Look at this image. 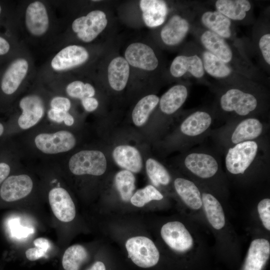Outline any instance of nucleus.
<instances>
[{"mask_svg": "<svg viewBox=\"0 0 270 270\" xmlns=\"http://www.w3.org/2000/svg\"><path fill=\"white\" fill-rule=\"evenodd\" d=\"M215 10L232 22L249 23L252 20L253 6L248 0H216L212 2Z\"/></svg>", "mask_w": 270, "mask_h": 270, "instance_id": "ddd939ff", "label": "nucleus"}, {"mask_svg": "<svg viewBox=\"0 0 270 270\" xmlns=\"http://www.w3.org/2000/svg\"><path fill=\"white\" fill-rule=\"evenodd\" d=\"M165 242L172 250L184 252L193 245V239L185 226L179 222H170L164 224L160 230Z\"/></svg>", "mask_w": 270, "mask_h": 270, "instance_id": "f8f14e48", "label": "nucleus"}, {"mask_svg": "<svg viewBox=\"0 0 270 270\" xmlns=\"http://www.w3.org/2000/svg\"><path fill=\"white\" fill-rule=\"evenodd\" d=\"M198 5L194 3L186 16L175 14L168 18L160 32V37L164 44L176 46L184 41L196 20Z\"/></svg>", "mask_w": 270, "mask_h": 270, "instance_id": "39448f33", "label": "nucleus"}, {"mask_svg": "<svg viewBox=\"0 0 270 270\" xmlns=\"http://www.w3.org/2000/svg\"><path fill=\"white\" fill-rule=\"evenodd\" d=\"M258 210L260 217L264 228L270 230V200H262L258 205Z\"/></svg>", "mask_w": 270, "mask_h": 270, "instance_id": "4c0bfd02", "label": "nucleus"}, {"mask_svg": "<svg viewBox=\"0 0 270 270\" xmlns=\"http://www.w3.org/2000/svg\"><path fill=\"white\" fill-rule=\"evenodd\" d=\"M66 92L70 97L81 100L92 97L95 94L94 88L90 84L80 80L70 83L66 88Z\"/></svg>", "mask_w": 270, "mask_h": 270, "instance_id": "c9c22d12", "label": "nucleus"}, {"mask_svg": "<svg viewBox=\"0 0 270 270\" xmlns=\"http://www.w3.org/2000/svg\"><path fill=\"white\" fill-rule=\"evenodd\" d=\"M49 202L56 217L62 222H70L76 216L74 204L68 192L62 188L51 190L48 194Z\"/></svg>", "mask_w": 270, "mask_h": 270, "instance_id": "dca6fc26", "label": "nucleus"}, {"mask_svg": "<svg viewBox=\"0 0 270 270\" xmlns=\"http://www.w3.org/2000/svg\"><path fill=\"white\" fill-rule=\"evenodd\" d=\"M147 174L153 184L167 185L170 180V175L166 168L160 162L152 158L146 162Z\"/></svg>", "mask_w": 270, "mask_h": 270, "instance_id": "473e14b6", "label": "nucleus"}, {"mask_svg": "<svg viewBox=\"0 0 270 270\" xmlns=\"http://www.w3.org/2000/svg\"><path fill=\"white\" fill-rule=\"evenodd\" d=\"M140 7L145 24L150 28L162 25L166 21L168 14L167 3L162 0H141Z\"/></svg>", "mask_w": 270, "mask_h": 270, "instance_id": "4be33fe9", "label": "nucleus"}, {"mask_svg": "<svg viewBox=\"0 0 270 270\" xmlns=\"http://www.w3.org/2000/svg\"><path fill=\"white\" fill-rule=\"evenodd\" d=\"M68 113V112L51 108L48 110V116L50 120L55 122L60 123L64 121Z\"/></svg>", "mask_w": 270, "mask_h": 270, "instance_id": "ea45409f", "label": "nucleus"}, {"mask_svg": "<svg viewBox=\"0 0 270 270\" xmlns=\"http://www.w3.org/2000/svg\"><path fill=\"white\" fill-rule=\"evenodd\" d=\"M212 118L208 112L196 110L188 115L182 122L180 130L186 136L194 138L206 131L212 124Z\"/></svg>", "mask_w": 270, "mask_h": 270, "instance_id": "5701e85b", "label": "nucleus"}, {"mask_svg": "<svg viewBox=\"0 0 270 270\" xmlns=\"http://www.w3.org/2000/svg\"><path fill=\"white\" fill-rule=\"evenodd\" d=\"M115 162L121 168L130 172L138 173L142 166V160L139 151L128 145L116 146L112 152Z\"/></svg>", "mask_w": 270, "mask_h": 270, "instance_id": "393cba45", "label": "nucleus"}, {"mask_svg": "<svg viewBox=\"0 0 270 270\" xmlns=\"http://www.w3.org/2000/svg\"><path fill=\"white\" fill-rule=\"evenodd\" d=\"M64 122L66 125L70 126L73 124L74 122V119L72 116L68 113Z\"/></svg>", "mask_w": 270, "mask_h": 270, "instance_id": "a18cd8bd", "label": "nucleus"}, {"mask_svg": "<svg viewBox=\"0 0 270 270\" xmlns=\"http://www.w3.org/2000/svg\"><path fill=\"white\" fill-rule=\"evenodd\" d=\"M34 142L36 148L46 154H56L68 152L76 145L74 136L66 130L54 134H40L36 136Z\"/></svg>", "mask_w": 270, "mask_h": 270, "instance_id": "9b49d317", "label": "nucleus"}, {"mask_svg": "<svg viewBox=\"0 0 270 270\" xmlns=\"http://www.w3.org/2000/svg\"><path fill=\"white\" fill-rule=\"evenodd\" d=\"M19 105L22 113L18 118V124L21 128L26 130L33 126L44 116L43 101L36 95H29L22 98Z\"/></svg>", "mask_w": 270, "mask_h": 270, "instance_id": "6ab92c4d", "label": "nucleus"}, {"mask_svg": "<svg viewBox=\"0 0 270 270\" xmlns=\"http://www.w3.org/2000/svg\"><path fill=\"white\" fill-rule=\"evenodd\" d=\"M184 164L191 172L202 178L213 176L218 170V164L216 158L204 152L189 154L184 159Z\"/></svg>", "mask_w": 270, "mask_h": 270, "instance_id": "a211bd4d", "label": "nucleus"}, {"mask_svg": "<svg viewBox=\"0 0 270 270\" xmlns=\"http://www.w3.org/2000/svg\"><path fill=\"white\" fill-rule=\"evenodd\" d=\"M107 24L105 13L100 10H94L86 16L76 18L73 22L72 28L79 39L89 42L104 30Z\"/></svg>", "mask_w": 270, "mask_h": 270, "instance_id": "9d476101", "label": "nucleus"}, {"mask_svg": "<svg viewBox=\"0 0 270 270\" xmlns=\"http://www.w3.org/2000/svg\"><path fill=\"white\" fill-rule=\"evenodd\" d=\"M32 188L33 182L28 176H11L3 182L0 189V196L4 201L14 202L27 196Z\"/></svg>", "mask_w": 270, "mask_h": 270, "instance_id": "2eb2a0df", "label": "nucleus"}, {"mask_svg": "<svg viewBox=\"0 0 270 270\" xmlns=\"http://www.w3.org/2000/svg\"><path fill=\"white\" fill-rule=\"evenodd\" d=\"M114 181L122 200L124 202L129 201L135 188L134 175L128 170H121L116 174Z\"/></svg>", "mask_w": 270, "mask_h": 270, "instance_id": "2f4dec72", "label": "nucleus"}, {"mask_svg": "<svg viewBox=\"0 0 270 270\" xmlns=\"http://www.w3.org/2000/svg\"><path fill=\"white\" fill-rule=\"evenodd\" d=\"M258 148L256 140L244 142L230 148L225 158L228 171L232 174H244L256 160Z\"/></svg>", "mask_w": 270, "mask_h": 270, "instance_id": "0eeeda50", "label": "nucleus"}, {"mask_svg": "<svg viewBox=\"0 0 270 270\" xmlns=\"http://www.w3.org/2000/svg\"><path fill=\"white\" fill-rule=\"evenodd\" d=\"M125 59L132 66L148 71L156 70L159 62L154 50L142 42L130 44L124 53Z\"/></svg>", "mask_w": 270, "mask_h": 270, "instance_id": "4468645a", "label": "nucleus"}, {"mask_svg": "<svg viewBox=\"0 0 270 270\" xmlns=\"http://www.w3.org/2000/svg\"><path fill=\"white\" fill-rule=\"evenodd\" d=\"M196 18H198V24L203 28L242 48V42L236 36L234 23L218 10L206 9L198 4Z\"/></svg>", "mask_w": 270, "mask_h": 270, "instance_id": "20e7f679", "label": "nucleus"}, {"mask_svg": "<svg viewBox=\"0 0 270 270\" xmlns=\"http://www.w3.org/2000/svg\"><path fill=\"white\" fill-rule=\"evenodd\" d=\"M260 84L252 86H226L218 98V106L224 112L240 116L256 112L262 104L256 90Z\"/></svg>", "mask_w": 270, "mask_h": 270, "instance_id": "f03ea898", "label": "nucleus"}, {"mask_svg": "<svg viewBox=\"0 0 270 270\" xmlns=\"http://www.w3.org/2000/svg\"><path fill=\"white\" fill-rule=\"evenodd\" d=\"M50 105L52 108L68 112L70 108L71 103L66 98L56 96L51 100Z\"/></svg>", "mask_w": 270, "mask_h": 270, "instance_id": "58836bf2", "label": "nucleus"}, {"mask_svg": "<svg viewBox=\"0 0 270 270\" xmlns=\"http://www.w3.org/2000/svg\"><path fill=\"white\" fill-rule=\"evenodd\" d=\"M4 128L3 125L0 123V136L2 135L4 132Z\"/></svg>", "mask_w": 270, "mask_h": 270, "instance_id": "49530a36", "label": "nucleus"}, {"mask_svg": "<svg viewBox=\"0 0 270 270\" xmlns=\"http://www.w3.org/2000/svg\"><path fill=\"white\" fill-rule=\"evenodd\" d=\"M106 160L104 154L96 150H84L74 154L70 159L68 166L75 175L100 176L106 169Z\"/></svg>", "mask_w": 270, "mask_h": 270, "instance_id": "6e6552de", "label": "nucleus"}, {"mask_svg": "<svg viewBox=\"0 0 270 270\" xmlns=\"http://www.w3.org/2000/svg\"><path fill=\"white\" fill-rule=\"evenodd\" d=\"M190 32L202 48L238 73L257 82L263 78L261 73L250 61L242 48L233 42L206 30L196 21Z\"/></svg>", "mask_w": 270, "mask_h": 270, "instance_id": "f257e3e1", "label": "nucleus"}, {"mask_svg": "<svg viewBox=\"0 0 270 270\" xmlns=\"http://www.w3.org/2000/svg\"><path fill=\"white\" fill-rule=\"evenodd\" d=\"M202 200L209 222L216 230L222 228L225 224V217L220 202L208 193H203Z\"/></svg>", "mask_w": 270, "mask_h": 270, "instance_id": "c85d7f7f", "label": "nucleus"}, {"mask_svg": "<svg viewBox=\"0 0 270 270\" xmlns=\"http://www.w3.org/2000/svg\"><path fill=\"white\" fill-rule=\"evenodd\" d=\"M159 100V98L155 94H149L140 99L132 112L134 124L140 126L145 124L150 114L158 104Z\"/></svg>", "mask_w": 270, "mask_h": 270, "instance_id": "c756f323", "label": "nucleus"}, {"mask_svg": "<svg viewBox=\"0 0 270 270\" xmlns=\"http://www.w3.org/2000/svg\"><path fill=\"white\" fill-rule=\"evenodd\" d=\"M25 23L28 32L33 36H41L49 26V18L45 6L40 2H34L28 6Z\"/></svg>", "mask_w": 270, "mask_h": 270, "instance_id": "aec40b11", "label": "nucleus"}, {"mask_svg": "<svg viewBox=\"0 0 270 270\" xmlns=\"http://www.w3.org/2000/svg\"><path fill=\"white\" fill-rule=\"evenodd\" d=\"M35 248L28 249L26 252V258L30 261H34L44 257L50 248L48 240L44 238H39L34 242Z\"/></svg>", "mask_w": 270, "mask_h": 270, "instance_id": "e433bc0d", "label": "nucleus"}, {"mask_svg": "<svg viewBox=\"0 0 270 270\" xmlns=\"http://www.w3.org/2000/svg\"><path fill=\"white\" fill-rule=\"evenodd\" d=\"M176 192L184 202L193 210H198L202 205L200 190L192 181L177 178L174 182Z\"/></svg>", "mask_w": 270, "mask_h": 270, "instance_id": "cd10ccee", "label": "nucleus"}, {"mask_svg": "<svg viewBox=\"0 0 270 270\" xmlns=\"http://www.w3.org/2000/svg\"><path fill=\"white\" fill-rule=\"evenodd\" d=\"M198 46L204 72L209 77L226 86H252L259 84L238 73L212 54Z\"/></svg>", "mask_w": 270, "mask_h": 270, "instance_id": "7ed1b4c3", "label": "nucleus"}, {"mask_svg": "<svg viewBox=\"0 0 270 270\" xmlns=\"http://www.w3.org/2000/svg\"><path fill=\"white\" fill-rule=\"evenodd\" d=\"M88 253L84 246L74 244L65 251L62 258L64 270H80L82 265L87 260Z\"/></svg>", "mask_w": 270, "mask_h": 270, "instance_id": "7c9ffc66", "label": "nucleus"}, {"mask_svg": "<svg viewBox=\"0 0 270 270\" xmlns=\"http://www.w3.org/2000/svg\"><path fill=\"white\" fill-rule=\"evenodd\" d=\"M28 62L24 58L13 61L4 72L1 81V88L6 94H12L18 88L28 70Z\"/></svg>", "mask_w": 270, "mask_h": 270, "instance_id": "412c9836", "label": "nucleus"}, {"mask_svg": "<svg viewBox=\"0 0 270 270\" xmlns=\"http://www.w3.org/2000/svg\"><path fill=\"white\" fill-rule=\"evenodd\" d=\"M82 102L84 108L90 112L96 110L98 105L97 100L92 97L83 98Z\"/></svg>", "mask_w": 270, "mask_h": 270, "instance_id": "a19ab883", "label": "nucleus"}, {"mask_svg": "<svg viewBox=\"0 0 270 270\" xmlns=\"http://www.w3.org/2000/svg\"><path fill=\"white\" fill-rule=\"evenodd\" d=\"M130 75V66L125 58H114L108 68L109 84L115 90L120 91L126 87Z\"/></svg>", "mask_w": 270, "mask_h": 270, "instance_id": "bb28decb", "label": "nucleus"}, {"mask_svg": "<svg viewBox=\"0 0 270 270\" xmlns=\"http://www.w3.org/2000/svg\"><path fill=\"white\" fill-rule=\"evenodd\" d=\"M171 75L175 78L188 76L200 82L205 81L206 74L199 50L198 45L191 44L188 54H180L174 58L170 68Z\"/></svg>", "mask_w": 270, "mask_h": 270, "instance_id": "423d86ee", "label": "nucleus"}, {"mask_svg": "<svg viewBox=\"0 0 270 270\" xmlns=\"http://www.w3.org/2000/svg\"><path fill=\"white\" fill-rule=\"evenodd\" d=\"M188 94L186 86L178 84L172 86L161 96L159 100L160 110L167 114H174L185 102Z\"/></svg>", "mask_w": 270, "mask_h": 270, "instance_id": "a878e982", "label": "nucleus"}, {"mask_svg": "<svg viewBox=\"0 0 270 270\" xmlns=\"http://www.w3.org/2000/svg\"><path fill=\"white\" fill-rule=\"evenodd\" d=\"M10 48L8 42L2 37L0 36V55L7 54Z\"/></svg>", "mask_w": 270, "mask_h": 270, "instance_id": "37998d69", "label": "nucleus"}, {"mask_svg": "<svg viewBox=\"0 0 270 270\" xmlns=\"http://www.w3.org/2000/svg\"><path fill=\"white\" fill-rule=\"evenodd\" d=\"M87 270H106V269L105 265L103 262L97 261Z\"/></svg>", "mask_w": 270, "mask_h": 270, "instance_id": "c03bdc74", "label": "nucleus"}, {"mask_svg": "<svg viewBox=\"0 0 270 270\" xmlns=\"http://www.w3.org/2000/svg\"><path fill=\"white\" fill-rule=\"evenodd\" d=\"M1 12H2V7H1V6L0 5V14H1Z\"/></svg>", "mask_w": 270, "mask_h": 270, "instance_id": "de8ad7c7", "label": "nucleus"}, {"mask_svg": "<svg viewBox=\"0 0 270 270\" xmlns=\"http://www.w3.org/2000/svg\"><path fill=\"white\" fill-rule=\"evenodd\" d=\"M162 194L154 186L148 185L138 190L130 198L132 204L137 206L142 207L152 200H161Z\"/></svg>", "mask_w": 270, "mask_h": 270, "instance_id": "f704fd0d", "label": "nucleus"}, {"mask_svg": "<svg viewBox=\"0 0 270 270\" xmlns=\"http://www.w3.org/2000/svg\"><path fill=\"white\" fill-rule=\"evenodd\" d=\"M89 56L84 47L68 46L61 50L52 59L51 66L56 71L67 70L84 63Z\"/></svg>", "mask_w": 270, "mask_h": 270, "instance_id": "f3484780", "label": "nucleus"}, {"mask_svg": "<svg viewBox=\"0 0 270 270\" xmlns=\"http://www.w3.org/2000/svg\"><path fill=\"white\" fill-rule=\"evenodd\" d=\"M126 247L128 257L138 266L147 268L156 264L159 252L153 242L143 236L132 237L127 240Z\"/></svg>", "mask_w": 270, "mask_h": 270, "instance_id": "1a4fd4ad", "label": "nucleus"}, {"mask_svg": "<svg viewBox=\"0 0 270 270\" xmlns=\"http://www.w3.org/2000/svg\"><path fill=\"white\" fill-rule=\"evenodd\" d=\"M264 125L258 118H248L240 121L235 127L230 136L232 144L254 140L262 134Z\"/></svg>", "mask_w": 270, "mask_h": 270, "instance_id": "b1692460", "label": "nucleus"}, {"mask_svg": "<svg viewBox=\"0 0 270 270\" xmlns=\"http://www.w3.org/2000/svg\"><path fill=\"white\" fill-rule=\"evenodd\" d=\"M10 170V167L7 164L0 162V184L6 178Z\"/></svg>", "mask_w": 270, "mask_h": 270, "instance_id": "79ce46f5", "label": "nucleus"}, {"mask_svg": "<svg viewBox=\"0 0 270 270\" xmlns=\"http://www.w3.org/2000/svg\"><path fill=\"white\" fill-rule=\"evenodd\" d=\"M262 24L261 28L256 34V46L258 48L260 58L265 66L270 65V33L268 25Z\"/></svg>", "mask_w": 270, "mask_h": 270, "instance_id": "72a5a7b5", "label": "nucleus"}]
</instances>
